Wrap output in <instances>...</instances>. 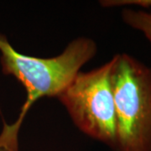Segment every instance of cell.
<instances>
[{
	"instance_id": "obj_3",
	"label": "cell",
	"mask_w": 151,
	"mask_h": 151,
	"mask_svg": "<svg viewBox=\"0 0 151 151\" xmlns=\"http://www.w3.org/2000/svg\"><path fill=\"white\" fill-rule=\"evenodd\" d=\"M112 59L97 69L79 71L57 99L76 126L87 136L118 150Z\"/></svg>"
},
{
	"instance_id": "obj_1",
	"label": "cell",
	"mask_w": 151,
	"mask_h": 151,
	"mask_svg": "<svg viewBox=\"0 0 151 151\" xmlns=\"http://www.w3.org/2000/svg\"><path fill=\"white\" fill-rule=\"evenodd\" d=\"M96 42L79 37L67 45L61 54L40 58L21 54L0 34V62L6 75L14 76L26 92V100L16 121L4 125L0 134V151H19L18 134L33 104L43 97H55L64 90L83 65L95 56Z\"/></svg>"
},
{
	"instance_id": "obj_2",
	"label": "cell",
	"mask_w": 151,
	"mask_h": 151,
	"mask_svg": "<svg viewBox=\"0 0 151 151\" xmlns=\"http://www.w3.org/2000/svg\"><path fill=\"white\" fill-rule=\"evenodd\" d=\"M112 61L117 151H151V66L126 53Z\"/></svg>"
},
{
	"instance_id": "obj_4",
	"label": "cell",
	"mask_w": 151,
	"mask_h": 151,
	"mask_svg": "<svg viewBox=\"0 0 151 151\" xmlns=\"http://www.w3.org/2000/svg\"><path fill=\"white\" fill-rule=\"evenodd\" d=\"M121 16L127 25L143 33L151 45V12L124 9Z\"/></svg>"
},
{
	"instance_id": "obj_5",
	"label": "cell",
	"mask_w": 151,
	"mask_h": 151,
	"mask_svg": "<svg viewBox=\"0 0 151 151\" xmlns=\"http://www.w3.org/2000/svg\"><path fill=\"white\" fill-rule=\"evenodd\" d=\"M106 8L120 6H137L144 9H151V0H104L100 2Z\"/></svg>"
}]
</instances>
